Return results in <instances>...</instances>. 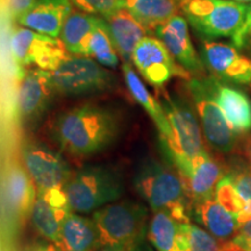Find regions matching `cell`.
Listing matches in <instances>:
<instances>
[{
    "mask_svg": "<svg viewBox=\"0 0 251 251\" xmlns=\"http://www.w3.org/2000/svg\"><path fill=\"white\" fill-rule=\"evenodd\" d=\"M121 131V118L114 109L85 103L56 118L52 136L69 155L86 157L112 146Z\"/></svg>",
    "mask_w": 251,
    "mask_h": 251,
    "instance_id": "6da1fadb",
    "label": "cell"
},
{
    "mask_svg": "<svg viewBox=\"0 0 251 251\" xmlns=\"http://www.w3.org/2000/svg\"><path fill=\"white\" fill-rule=\"evenodd\" d=\"M171 127V136L161 140L165 155L179 170L186 174L193 158L205 150L201 126L198 121L192 105L179 94L163 93L159 99Z\"/></svg>",
    "mask_w": 251,
    "mask_h": 251,
    "instance_id": "7a4b0ae2",
    "label": "cell"
},
{
    "mask_svg": "<svg viewBox=\"0 0 251 251\" xmlns=\"http://www.w3.org/2000/svg\"><path fill=\"white\" fill-rule=\"evenodd\" d=\"M156 159H147L134 176V186L152 211H165L181 224H188L187 191L183 177Z\"/></svg>",
    "mask_w": 251,
    "mask_h": 251,
    "instance_id": "3957f363",
    "label": "cell"
},
{
    "mask_svg": "<svg viewBox=\"0 0 251 251\" xmlns=\"http://www.w3.org/2000/svg\"><path fill=\"white\" fill-rule=\"evenodd\" d=\"M64 191L72 212L91 213L120 199L124 181L117 169L89 165L72 176Z\"/></svg>",
    "mask_w": 251,
    "mask_h": 251,
    "instance_id": "277c9868",
    "label": "cell"
},
{
    "mask_svg": "<svg viewBox=\"0 0 251 251\" xmlns=\"http://www.w3.org/2000/svg\"><path fill=\"white\" fill-rule=\"evenodd\" d=\"M148 211L131 200L112 202L93 212L92 219L98 230L100 247L130 248L148 234Z\"/></svg>",
    "mask_w": 251,
    "mask_h": 251,
    "instance_id": "5b68a950",
    "label": "cell"
},
{
    "mask_svg": "<svg viewBox=\"0 0 251 251\" xmlns=\"http://www.w3.org/2000/svg\"><path fill=\"white\" fill-rule=\"evenodd\" d=\"M180 8L200 35L231 37L242 25L248 5L231 0H180Z\"/></svg>",
    "mask_w": 251,
    "mask_h": 251,
    "instance_id": "8992f818",
    "label": "cell"
},
{
    "mask_svg": "<svg viewBox=\"0 0 251 251\" xmlns=\"http://www.w3.org/2000/svg\"><path fill=\"white\" fill-rule=\"evenodd\" d=\"M52 74L57 94L81 97L111 90L117 77L90 56L69 55Z\"/></svg>",
    "mask_w": 251,
    "mask_h": 251,
    "instance_id": "52a82bcc",
    "label": "cell"
},
{
    "mask_svg": "<svg viewBox=\"0 0 251 251\" xmlns=\"http://www.w3.org/2000/svg\"><path fill=\"white\" fill-rule=\"evenodd\" d=\"M187 87L207 142L221 153L233 152L237 144L238 134L230 127L216 102L207 78H191Z\"/></svg>",
    "mask_w": 251,
    "mask_h": 251,
    "instance_id": "ba28073f",
    "label": "cell"
},
{
    "mask_svg": "<svg viewBox=\"0 0 251 251\" xmlns=\"http://www.w3.org/2000/svg\"><path fill=\"white\" fill-rule=\"evenodd\" d=\"M9 49L18 68L29 65L47 71H54L69 56L61 40L37 33L26 27L13 30Z\"/></svg>",
    "mask_w": 251,
    "mask_h": 251,
    "instance_id": "9c48e42d",
    "label": "cell"
},
{
    "mask_svg": "<svg viewBox=\"0 0 251 251\" xmlns=\"http://www.w3.org/2000/svg\"><path fill=\"white\" fill-rule=\"evenodd\" d=\"M21 156L37 191L64 188L71 179L72 174L67 161L45 143L28 141L21 148Z\"/></svg>",
    "mask_w": 251,
    "mask_h": 251,
    "instance_id": "30bf717a",
    "label": "cell"
},
{
    "mask_svg": "<svg viewBox=\"0 0 251 251\" xmlns=\"http://www.w3.org/2000/svg\"><path fill=\"white\" fill-rule=\"evenodd\" d=\"M131 62L141 76L155 87H162L176 75L190 77L186 70L178 68L175 58L158 37H144L135 48Z\"/></svg>",
    "mask_w": 251,
    "mask_h": 251,
    "instance_id": "8fae6325",
    "label": "cell"
},
{
    "mask_svg": "<svg viewBox=\"0 0 251 251\" xmlns=\"http://www.w3.org/2000/svg\"><path fill=\"white\" fill-rule=\"evenodd\" d=\"M56 92L51 71L35 68L24 72L18 91V113L23 121L42 117Z\"/></svg>",
    "mask_w": 251,
    "mask_h": 251,
    "instance_id": "7c38bea8",
    "label": "cell"
},
{
    "mask_svg": "<svg viewBox=\"0 0 251 251\" xmlns=\"http://www.w3.org/2000/svg\"><path fill=\"white\" fill-rule=\"evenodd\" d=\"M235 46L203 40L202 59L213 74L235 84H251V58L241 54Z\"/></svg>",
    "mask_w": 251,
    "mask_h": 251,
    "instance_id": "4fadbf2b",
    "label": "cell"
},
{
    "mask_svg": "<svg viewBox=\"0 0 251 251\" xmlns=\"http://www.w3.org/2000/svg\"><path fill=\"white\" fill-rule=\"evenodd\" d=\"M37 197V187L25 166L18 163L8 165L2 180L5 212L12 220L23 221L31 214Z\"/></svg>",
    "mask_w": 251,
    "mask_h": 251,
    "instance_id": "5bb4252c",
    "label": "cell"
},
{
    "mask_svg": "<svg viewBox=\"0 0 251 251\" xmlns=\"http://www.w3.org/2000/svg\"><path fill=\"white\" fill-rule=\"evenodd\" d=\"M155 31L157 37L184 70L193 75L201 74L203 71L202 61L191 41L188 23L184 15L176 14L170 20L156 28Z\"/></svg>",
    "mask_w": 251,
    "mask_h": 251,
    "instance_id": "9a60e30c",
    "label": "cell"
},
{
    "mask_svg": "<svg viewBox=\"0 0 251 251\" xmlns=\"http://www.w3.org/2000/svg\"><path fill=\"white\" fill-rule=\"evenodd\" d=\"M181 177L188 198L196 203L214 197L215 188L225 175L219 163L205 149L191 161L187 172Z\"/></svg>",
    "mask_w": 251,
    "mask_h": 251,
    "instance_id": "2e32d148",
    "label": "cell"
},
{
    "mask_svg": "<svg viewBox=\"0 0 251 251\" xmlns=\"http://www.w3.org/2000/svg\"><path fill=\"white\" fill-rule=\"evenodd\" d=\"M71 12V0H37L17 23L43 35L57 39Z\"/></svg>",
    "mask_w": 251,
    "mask_h": 251,
    "instance_id": "e0dca14e",
    "label": "cell"
},
{
    "mask_svg": "<svg viewBox=\"0 0 251 251\" xmlns=\"http://www.w3.org/2000/svg\"><path fill=\"white\" fill-rule=\"evenodd\" d=\"M213 96L226 119L236 134L251 130V101L242 91L220 83L215 77L207 78Z\"/></svg>",
    "mask_w": 251,
    "mask_h": 251,
    "instance_id": "ac0fdd59",
    "label": "cell"
},
{
    "mask_svg": "<svg viewBox=\"0 0 251 251\" xmlns=\"http://www.w3.org/2000/svg\"><path fill=\"white\" fill-rule=\"evenodd\" d=\"M103 19L118 55L124 63H130L135 48L147 36V28L127 8L119 9Z\"/></svg>",
    "mask_w": 251,
    "mask_h": 251,
    "instance_id": "d6986e66",
    "label": "cell"
},
{
    "mask_svg": "<svg viewBox=\"0 0 251 251\" xmlns=\"http://www.w3.org/2000/svg\"><path fill=\"white\" fill-rule=\"evenodd\" d=\"M193 216L209 234L224 242L233 240L241 228L236 216L227 211L214 197L193 203Z\"/></svg>",
    "mask_w": 251,
    "mask_h": 251,
    "instance_id": "ffe728a7",
    "label": "cell"
},
{
    "mask_svg": "<svg viewBox=\"0 0 251 251\" xmlns=\"http://www.w3.org/2000/svg\"><path fill=\"white\" fill-rule=\"evenodd\" d=\"M57 246L63 251H96L100 241L93 219L71 213L63 222Z\"/></svg>",
    "mask_w": 251,
    "mask_h": 251,
    "instance_id": "44dd1931",
    "label": "cell"
},
{
    "mask_svg": "<svg viewBox=\"0 0 251 251\" xmlns=\"http://www.w3.org/2000/svg\"><path fill=\"white\" fill-rule=\"evenodd\" d=\"M122 74H124L125 83L133 98L140 103L144 108V111L149 114V117L155 122L157 129L159 131L161 140H168L171 136V127L166 118L164 109H163L161 102L156 100L150 94V92L144 86L143 81L134 70L130 63H124L122 64Z\"/></svg>",
    "mask_w": 251,
    "mask_h": 251,
    "instance_id": "7402d4cb",
    "label": "cell"
},
{
    "mask_svg": "<svg viewBox=\"0 0 251 251\" xmlns=\"http://www.w3.org/2000/svg\"><path fill=\"white\" fill-rule=\"evenodd\" d=\"M98 18L85 12L74 11L69 15L61 31V41L69 54L90 56V42Z\"/></svg>",
    "mask_w": 251,
    "mask_h": 251,
    "instance_id": "603a6c76",
    "label": "cell"
},
{
    "mask_svg": "<svg viewBox=\"0 0 251 251\" xmlns=\"http://www.w3.org/2000/svg\"><path fill=\"white\" fill-rule=\"evenodd\" d=\"M147 237L157 251H185L183 224L165 211L155 212Z\"/></svg>",
    "mask_w": 251,
    "mask_h": 251,
    "instance_id": "cb8c5ba5",
    "label": "cell"
},
{
    "mask_svg": "<svg viewBox=\"0 0 251 251\" xmlns=\"http://www.w3.org/2000/svg\"><path fill=\"white\" fill-rule=\"evenodd\" d=\"M178 0H126L127 8L147 29H155L177 14Z\"/></svg>",
    "mask_w": 251,
    "mask_h": 251,
    "instance_id": "d4e9b609",
    "label": "cell"
},
{
    "mask_svg": "<svg viewBox=\"0 0 251 251\" xmlns=\"http://www.w3.org/2000/svg\"><path fill=\"white\" fill-rule=\"evenodd\" d=\"M71 213V209L52 206L41 194L37 193L30 215L36 230L43 237L57 246L63 222Z\"/></svg>",
    "mask_w": 251,
    "mask_h": 251,
    "instance_id": "484cf974",
    "label": "cell"
},
{
    "mask_svg": "<svg viewBox=\"0 0 251 251\" xmlns=\"http://www.w3.org/2000/svg\"><path fill=\"white\" fill-rule=\"evenodd\" d=\"M90 57H93L105 68L115 69L119 65V55L109 35L105 19L98 18L90 42Z\"/></svg>",
    "mask_w": 251,
    "mask_h": 251,
    "instance_id": "4316f807",
    "label": "cell"
},
{
    "mask_svg": "<svg viewBox=\"0 0 251 251\" xmlns=\"http://www.w3.org/2000/svg\"><path fill=\"white\" fill-rule=\"evenodd\" d=\"M214 198L227 211L236 216L241 226L251 219V215L247 211L242 198L240 197L236 187L228 175H225V177L219 181L218 186L215 188Z\"/></svg>",
    "mask_w": 251,
    "mask_h": 251,
    "instance_id": "83f0119b",
    "label": "cell"
},
{
    "mask_svg": "<svg viewBox=\"0 0 251 251\" xmlns=\"http://www.w3.org/2000/svg\"><path fill=\"white\" fill-rule=\"evenodd\" d=\"M185 251H229L228 242L220 240L198 226L183 224Z\"/></svg>",
    "mask_w": 251,
    "mask_h": 251,
    "instance_id": "f1b7e54d",
    "label": "cell"
},
{
    "mask_svg": "<svg viewBox=\"0 0 251 251\" xmlns=\"http://www.w3.org/2000/svg\"><path fill=\"white\" fill-rule=\"evenodd\" d=\"M236 187L238 194L242 198L247 211L251 215V170L249 165L241 161L234 162L227 174Z\"/></svg>",
    "mask_w": 251,
    "mask_h": 251,
    "instance_id": "f546056e",
    "label": "cell"
},
{
    "mask_svg": "<svg viewBox=\"0 0 251 251\" xmlns=\"http://www.w3.org/2000/svg\"><path fill=\"white\" fill-rule=\"evenodd\" d=\"M126 0H71V2L81 12L89 14H100L108 17L119 9L125 8Z\"/></svg>",
    "mask_w": 251,
    "mask_h": 251,
    "instance_id": "4dcf8cb0",
    "label": "cell"
},
{
    "mask_svg": "<svg viewBox=\"0 0 251 251\" xmlns=\"http://www.w3.org/2000/svg\"><path fill=\"white\" fill-rule=\"evenodd\" d=\"M37 0H1L2 15L11 21H18L33 7Z\"/></svg>",
    "mask_w": 251,
    "mask_h": 251,
    "instance_id": "1f68e13d",
    "label": "cell"
},
{
    "mask_svg": "<svg viewBox=\"0 0 251 251\" xmlns=\"http://www.w3.org/2000/svg\"><path fill=\"white\" fill-rule=\"evenodd\" d=\"M228 243L233 249L251 251V219L241 226L237 234Z\"/></svg>",
    "mask_w": 251,
    "mask_h": 251,
    "instance_id": "d6a6232c",
    "label": "cell"
},
{
    "mask_svg": "<svg viewBox=\"0 0 251 251\" xmlns=\"http://www.w3.org/2000/svg\"><path fill=\"white\" fill-rule=\"evenodd\" d=\"M251 33V4L248 5L247 14L246 18H244L242 25L238 27V29L235 31V34L231 36V40H233L234 46H237L238 43L242 41L244 36H247L248 34Z\"/></svg>",
    "mask_w": 251,
    "mask_h": 251,
    "instance_id": "836d02e7",
    "label": "cell"
},
{
    "mask_svg": "<svg viewBox=\"0 0 251 251\" xmlns=\"http://www.w3.org/2000/svg\"><path fill=\"white\" fill-rule=\"evenodd\" d=\"M242 151H243V155L246 156L248 165H249L251 170V134L247 135V136L244 137L242 142Z\"/></svg>",
    "mask_w": 251,
    "mask_h": 251,
    "instance_id": "e575fe53",
    "label": "cell"
},
{
    "mask_svg": "<svg viewBox=\"0 0 251 251\" xmlns=\"http://www.w3.org/2000/svg\"><path fill=\"white\" fill-rule=\"evenodd\" d=\"M128 251H153L150 243L148 242V237L142 238V240L133 244L130 248H128Z\"/></svg>",
    "mask_w": 251,
    "mask_h": 251,
    "instance_id": "d590c367",
    "label": "cell"
},
{
    "mask_svg": "<svg viewBox=\"0 0 251 251\" xmlns=\"http://www.w3.org/2000/svg\"><path fill=\"white\" fill-rule=\"evenodd\" d=\"M31 251H63L55 243H40L34 247Z\"/></svg>",
    "mask_w": 251,
    "mask_h": 251,
    "instance_id": "8d00e7d4",
    "label": "cell"
},
{
    "mask_svg": "<svg viewBox=\"0 0 251 251\" xmlns=\"http://www.w3.org/2000/svg\"><path fill=\"white\" fill-rule=\"evenodd\" d=\"M235 47H236V48H238V49L248 50V51H249L250 55H251V33L248 34L247 36H244L242 41H241V42Z\"/></svg>",
    "mask_w": 251,
    "mask_h": 251,
    "instance_id": "74e56055",
    "label": "cell"
},
{
    "mask_svg": "<svg viewBox=\"0 0 251 251\" xmlns=\"http://www.w3.org/2000/svg\"><path fill=\"white\" fill-rule=\"evenodd\" d=\"M99 251H128V248L121 247V246H107L101 247Z\"/></svg>",
    "mask_w": 251,
    "mask_h": 251,
    "instance_id": "f35d334b",
    "label": "cell"
},
{
    "mask_svg": "<svg viewBox=\"0 0 251 251\" xmlns=\"http://www.w3.org/2000/svg\"><path fill=\"white\" fill-rule=\"evenodd\" d=\"M231 1H237V2H251V0H231Z\"/></svg>",
    "mask_w": 251,
    "mask_h": 251,
    "instance_id": "ab89813d",
    "label": "cell"
},
{
    "mask_svg": "<svg viewBox=\"0 0 251 251\" xmlns=\"http://www.w3.org/2000/svg\"><path fill=\"white\" fill-rule=\"evenodd\" d=\"M228 246H229V243H228ZM229 251H242V250H237V249H233V248H231L230 246H229Z\"/></svg>",
    "mask_w": 251,
    "mask_h": 251,
    "instance_id": "60d3db41",
    "label": "cell"
}]
</instances>
